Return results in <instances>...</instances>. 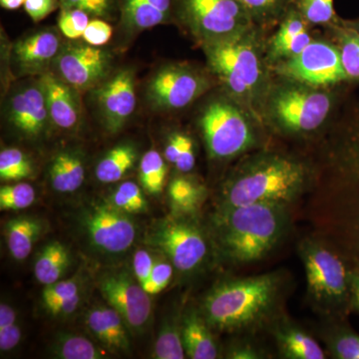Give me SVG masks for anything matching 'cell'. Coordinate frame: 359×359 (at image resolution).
<instances>
[{
	"label": "cell",
	"instance_id": "cell-1",
	"mask_svg": "<svg viewBox=\"0 0 359 359\" xmlns=\"http://www.w3.org/2000/svg\"><path fill=\"white\" fill-rule=\"evenodd\" d=\"M327 151V189L313 202L318 235L359 268V106L347 114Z\"/></svg>",
	"mask_w": 359,
	"mask_h": 359
},
{
	"label": "cell",
	"instance_id": "cell-2",
	"mask_svg": "<svg viewBox=\"0 0 359 359\" xmlns=\"http://www.w3.org/2000/svg\"><path fill=\"white\" fill-rule=\"evenodd\" d=\"M285 294L280 271L229 278L208 292L200 311L215 332L257 335L283 316Z\"/></svg>",
	"mask_w": 359,
	"mask_h": 359
},
{
	"label": "cell",
	"instance_id": "cell-3",
	"mask_svg": "<svg viewBox=\"0 0 359 359\" xmlns=\"http://www.w3.org/2000/svg\"><path fill=\"white\" fill-rule=\"evenodd\" d=\"M316 167L294 156L259 151L238 163L222 188L218 208L273 203L292 207L313 188Z\"/></svg>",
	"mask_w": 359,
	"mask_h": 359
},
{
	"label": "cell",
	"instance_id": "cell-4",
	"mask_svg": "<svg viewBox=\"0 0 359 359\" xmlns=\"http://www.w3.org/2000/svg\"><path fill=\"white\" fill-rule=\"evenodd\" d=\"M290 205L259 203L218 208L212 244L233 266L263 261L287 237L292 223Z\"/></svg>",
	"mask_w": 359,
	"mask_h": 359
},
{
	"label": "cell",
	"instance_id": "cell-5",
	"mask_svg": "<svg viewBox=\"0 0 359 359\" xmlns=\"http://www.w3.org/2000/svg\"><path fill=\"white\" fill-rule=\"evenodd\" d=\"M262 28L254 26L231 39L202 45L208 65L226 90L259 124L273 74L266 57Z\"/></svg>",
	"mask_w": 359,
	"mask_h": 359
},
{
	"label": "cell",
	"instance_id": "cell-6",
	"mask_svg": "<svg viewBox=\"0 0 359 359\" xmlns=\"http://www.w3.org/2000/svg\"><path fill=\"white\" fill-rule=\"evenodd\" d=\"M332 90L273 77L262 110V123L283 136L318 133L339 102V95Z\"/></svg>",
	"mask_w": 359,
	"mask_h": 359
},
{
	"label": "cell",
	"instance_id": "cell-7",
	"mask_svg": "<svg viewBox=\"0 0 359 359\" xmlns=\"http://www.w3.org/2000/svg\"><path fill=\"white\" fill-rule=\"evenodd\" d=\"M299 252L309 304L328 320H341L351 309L348 262L334 245L318 235L304 238Z\"/></svg>",
	"mask_w": 359,
	"mask_h": 359
},
{
	"label": "cell",
	"instance_id": "cell-8",
	"mask_svg": "<svg viewBox=\"0 0 359 359\" xmlns=\"http://www.w3.org/2000/svg\"><path fill=\"white\" fill-rule=\"evenodd\" d=\"M259 122L229 95L218 97L201 111L199 126L212 159L229 160L247 154L259 144Z\"/></svg>",
	"mask_w": 359,
	"mask_h": 359
},
{
	"label": "cell",
	"instance_id": "cell-9",
	"mask_svg": "<svg viewBox=\"0 0 359 359\" xmlns=\"http://www.w3.org/2000/svg\"><path fill=\"white\" fill-rule=\"evenodd\" d=\"M180 20L201 44L231 39L256 26L238 0H177Z\"/></svg>",
	"mask_w": 359,
	"mask_h": 359
},
{
	"label": "cell",
	"instance_id": "cell-10",
	"mask_svg": "<svg viewBox=\"0 0 359 359\" xmlns=\"http://www.w3.org/2000/svg\"><path fill=\"white\" fill-rule=\"evenodd\" d=\"M192 217L176 214L162 222L151 237V244L182 273L198 271L209 257L210 238Z\"/></svg>",
	"mask_w": 359,
	"mask_h": 359
},
{
	"label": "cell",
	"instance_id": "cell-11",
	"mask_svg": "<svg viewBox=\"0 0 359 359\" xmlns=\"http://www.w3.org/2000/svg\"><path fill=\"white\" fill-rule=\"evenodd\" d=\"M271 72L273 76L318 88L349 83L337 45L325 40L313 39L297 55L273 65Z\"/></svg>",
	"mask_w": 359,
	"mask_h": 359
},
{
	"label": "cell",
	"instance_id": "cell-12",
	"mask_svg": "<svg viewBox=\"0 0 359 359\" xmlns=\"http://www.w3.org/2000/svg\"><path fill=\"white\" fill-rule=\"evenodd\" d=\"M211 88L204 73L188 65H170L151 78L147 99L155 109H183Z\"/></svg>",
	"mask_w": 359,
	"mask_h": 359
},
{
	"label": "cell",
	"instance_id": "cell-13",
	"mask_svg": "<svg viewBox=\"0 0 359 359\" xmlns=\"http://www.w3.org/2000/svg\"><path fill=\"white\" fill-rule=\"evenodd\" d=\"M112 56L101 47L66 44L54 61L58 76L77 91L95 87L107 78Z\"/></svg>",
	"mask_w": 359,
	"mask_h": 359
},
{
	"label": "cell",
	"instance_id": "cell-14",
	"mask_svg": "<svg viewBox=\"0 0 359 359\" xmlns=\"http://www.w3.org/2000/svg\"><path fill=\"white\" fill-rule=\"evenodd\" d=\"M83 219L90 242L97 249L121 254L133 245L136 226L127 212L120 211L112 203L92 205Z\"/></svg>",
	"mask_w": 359,
	"mask_h": 359
},
{
	"label": "cell",
	"instance_id": "cell-15",
	"mask_svg": "<svg viewBox=\"0 0 359 359\" xmlns=\"http://www.w3.org/2000/svg\"><path fill=\"white\" fill-rule=\"evenodd\" d=\"M100 290L108 304L115 309L130 330H141L147 325L152 311L150 294L138 280L126 273H108L100 280Z\"/></svg>",
	"mask_w": 359,
	"mask_h": 359
},
{
	"label": "cell",
	"instance_id": "cell-16",
	"mask_svg": "<svg viewBox=\"0 0 359 359\" xmlns=\"http://www.w3.org/2000/svg\"><path fill=\"white\" fill-rule=\"evenodd\" d=\"M96 102L104 126L117 133L125 126L136 108V88L133 72L118 71L96 89Z\"/></svg>",
	"mask_w": 359,
	"mask_h": 359
},
{
	"label": "cell",
	"instance_id": "cell-17",
	"mask_svg": "<svg viewBox=\"0 0 359 359\" xmlns=\"http://www.w3.org/2000/svg\"><path fill=\"white\" fill-rule=\"evenodd\" d=\"M7 116L13 128L26 138H37L46 131L51 118L39 81L14 92L9 99Z\"/></svg>",
	"mask_w": 359,
	"mask_h": 359
},
{
	"label": "cell",
	"instance_id": "cell-18",
	"mask_svg": "<svg viewBox=\"0 0 359 359\" xmlns=\"http://www.w3.org/2000/svg\"><path fill=\"white\" fill-rule=\"evenodd\" d=\"M309 27L301 13L292 6L278 23L275 34L266 40V57L271 69L273 65L297 55L313 41Z\"/></svg>",
	"mask_w": 359,
	"mask_h": 359
},
{
	"label": "cell",
	"instance_id": "cell-19",
	"mask_svg": "<svg viewBox=\"0 0 359 359\" xmlns=\"http://www.w3.org/2000/svg\"><path fill=\"white\" fill-rule=\"evenodd\" d=\"M61 48L60 37L55 30H39L16 42L13 57L20 71L37 74L46 72L47 67L57 58Z\"/></svg>",
	"mask_w": 359,
	"mask_h": 359
},
{
	"label": "cell",
	"instance_id": "cell-20",
	"mask_svg": "<svg viewBox=\"0 0 359 359\" xmlns=\"http://www.w3.org/2000/svg\"><path fill=\"white\" fill-rule=\"evenodd\" d=\"M51 122L58 128L70 130L79 122L80 105L76 91L55 73L44 72L39 78Z\"/></svg>",
	"mask_w": 359,
	"mask_h": 359
},
{
	"label": "cell",
	"instance_id": "cell-21",
	"mask_svg": "<svg viewBox=\"0 0 359 359\" xmlns=\"http://www.w3.org/2000/svg\"><path fill=\"white\" fill-rule=\"evenodd\" d=\"M269 332L275 340L280 358L285 359H325L327 353L313 335L285 314L271 325Z\"/></svg>",
	"mask_w": 359,
	"mask_h": 359
},
{
	"label": "cell",
	"instance_id": "cell-22",
	"mask_svg": "<svg viewBox=\"0 0 359 359\" xmlns=\"http://www.w3.org/2000/svg\"><path fill=\"white\" fill-rule=\"evenodd\" d=\"M212 332L200 309H188L182 318V339L186 355L192 359L219 358L221 353Z\"/></svg>",
	"mask_w": 359,
	"mask_h": 359
},
{
	"label": "cell",
	"instance_id": "cell-23",
	"mask_svg": "<svg viewBox=\"0 0 359 359\" xmlns=\"http://www.w3.org/2000/svg\"><path fill=\"white\" fill-rule=\"evenodd\" d=\"M174 0H120L122 25L129 32H141L167 22Z\"/></svg>",
	"mask_w": 359,
	"mask_h": 359
},
{
	"label": "cell",
	"instance_id": "cell-24",
	"mask_svg": "<svg viewBox=\"0 0 359 359\" xmlns=\"http://www.w3.org/2000/svg\"><path fill=\"white\" fill-rule=\"evenodd\" d=\"M86 325L97 339L116 353H126L130 348L126 323L114 309L98 306L90 309Z\"/></svg>",
	"mask_w": 359,
	"mask_h": 359
},
{
	"label": "cell",
	"instance_id": "cell-25",
	"mask_svg": "<svg viewBox=\"0 0 359 359\" xmlns=\"http://www.w3.org/2000/svg\"><path fill=\"white\" fill-rule=\"evenodd\" d=\"M52 188L59 193H73L85 180L84 162L73 151H62L52 159L48 169Z\"/></svg>",
	"mask_w": 359,
	"mask_h": 359
},
{
	"label": "cell",
	"instance_id": "cell-26",
	"mask_svg": "<svg viewBox=\"0 0 359 359\" xmlns=\"http://www.w3.org/2000/svg\"><path fill=\"white\" fill-rule=\"evenodd\" d=\"M42 231L39 219L30 217H18L11 219L6 226L7 247L11 257L16 261H23L29 256Z\"/></svg>",
	"mask_w": 359,
	"mask_h": 359
},
{
	"label": "cell",
	"instance_id": "cell-27",
	"mask_svg": "<svg viewBox=\"0 0 359 359\" xmlns=\"http://www.w3.org/2000/svg\"><path fill=\"white\" fill-rule=\"evenodd\" d=\"M168 195L177 215H194L204 202L205 188L197 179L179 176L170 183Z\"/></svg>",
	"mask_w": 359,
	"mask_h": 359
},
{
	"label": "cell",
	"instance_id": "cell-28",
	"mask_svg": "<svg viewBox=\"0 0 359 359\" xmlns=\"http://www.w3.org/2000/svg\"><path fill=\"white\" fill-rule=\"evenodd\" d=\"M70 264V254L60 242L49 243L40 252L34 264V276L41 285L60 280Z\"/></svg>",
	"mask_w": 359,
	"mask_h": 359
},
{
	"label": "cell",
	"instance_id": "cell-29",
	"mask_svg": "<svg viewBox=\"0 0 359 359\" xmlns=\"http://www.w3.org/2000/svg\"><path fill=\"white\" fill-rule=\"evenodd\" d=\"M81 301L76 280H58L45 285L42 292L44 308L52 316H68L76 311Z\"/></svg>",
	"mask_w": 359,
	"mask_h": 359
},
{
	"label": "cell",
	"instance_id": "cell-30",
	"mask_svg": "<svg viewBox=\"0 0 359 359\" xmlns=\"http://www.w3.org/2000/svg\"><path fill=\"white\" fill-rule=\"evenodd\" d=\"M137 160L136 149L130 144H121L111 149L96 167V178L101 183H116L124 178L134 167Z\"/></svg>",
	"mask_w": 359,
	"mask_h": 359
},
{
	"label": "cell",
	"instance_id": "cell-31",
	"mask_svg": "<svg viewBox=\"0 0 359 359\" xmlns=\"http://www.w3.org/2000/svg\"><path fill=\"white\" fill-rule=\"evenodd\" d=\"M334 35V43L339 49L342 66L349 83L359 82V35L347 27L344 20L330 28Z\"/></svg>",
	"mask_w": 359,
	"mask_h": 359
},
{
	"label": "cell",
	"instance_id": "cell-32",
	"mask_svg": "<svg viewBox=\"0 0 359 359\" xmlns=\"http://www.w3.org/2000/svg\"><path fill=\"white\" fill-rule=\"evenodd\" d=\"M257 27L278 25L287 11L294 6V0H238Z\"/></svg>",
	"mask_w": 359,
	"mask_h": 359
},
{
	"label": "cell",
	"instance_id": "cell-33",
	"mask_svg": "<svg viewBox=\"0 0 359 359\" xmlns=\"http://www.w3.org/2000/svg\"><path fill=\"white\" fill-rule=\"evenodd\" d=\"M327 353L335 359H359V335L339 325L321 330Z\"/></svg>",
	"mask_w": 359,
	"mask_h": 359
},
{
	"label": "cell",
	"instance_id": "cell-34",
	"mask_svg": "<svg viewBox=\"0 0 359 359\" xmlns=\"http://www.w3.org/2000/svg\"><path fill=\"white\" fill-rule=\"evenodd\" d=\"M167 177V165L164 158L156 150L146 152L140 163L142 187L152 195H158L164 188Z\"/></svg>",
	"mask_w": 359,
	"mask_h": 359
},
{
	"label": "cell",
	"instance_id": "cell-35",
	"mask_svg": "<svg viewBox=\"0 0 359 359\" xmlns=\"http://www.w3.org/2000/svg\"><path fill=\"white\" fill-rule=\"evenodd\" d=\"M294 7L309 26L330 28L341 20L335 13L334 0H294Z\"/></svg>",
	"mask_w": 359,
	"mask_h": 359
},
{
	"label": "cell",
	"instance_id": "cell-36",
	"mask_svg": "<svg viewBox=\"0 0 359 359\" xmlns=\"http://www.w3.org/2000/svg\"><path fill=\"white\" fill-rule=\"evenodd\" d=\"M53 354L61 359H100L103 353L86 337L65 334L56 340Z\"/></svg>",
	"mask_w": 359,
	"mask_h": 359
},
{
	"label": "cell",
	"instance_id": "cell-37",
	"mask_svg": "<svg viewBox=\"0 0 359 359\" xmlns=\"http://www.w3.org/2000/svg\"><path fill=\"white\" fill-rule=\"evenodd\" d=\"M182 339V320H170L163 325L154 347V358L157 359H184L186 358Z\"/></svg>",
	"mask_w": 359,
	"mask_h": 359
},
{
	"label": "cell",
	"instance_id": "cell-38",
	"mask_svg": "<svg viewBox=\"0 0 359 359\" xmlns=\"http://www.w3.org/2000/svg\"><path fill=\"white\" fill-rule=\"evenodd\" d=\"M32 162L20 149H4L0 153V179L2 181H20L32 176Z\"/></svg>",
	"mask_w": 359,
	"mask_h": 359
},
{
	"label": "cell",
	"instance_id": "cell-39",
	"mask_svg": "<svg viewBox=\"0 0 359 359\" xmlns=\"http://www.w3.org/2000/svg\"><path fill=\"white\" fill-rule=\"evenodd\" d=\"M111 203L127 214H140L147 211L148 203L140 187L134 182H124L116 189Z\"/></svg>",
	"mask_w": 359,
	"mask_h": 359
},
{
	"label": "cell",
	"instance_id": "cell-40",
	"mask_svg": "<svg viewBox=\"0 0 359 359\" xmlns=\"http://www.w3.org/2000/svg\"><path fill=\"white\" fill-rule=\"evenodd\" d=\"M35 201V191L27 183L2 186L0 189V210L18 211L30 207Z\"/></svg>",
	"mask_w": 359,
	"mask_h": 359
},
{
	"label": "cell",
	"instance_id": "cell-41",
	"mask_svg": "<svg viewBox=\"0 0 359 359\" xmlns=\"http://www.w3.org/2000/svg\"><path fill=\"white\" fill-rule=\"evenodd\" d=\"M256 335L238 334L226 349L224 358L229 359H266L271 358L268 348L255 339Z\"/></svg>",
	"mask_w": 359,
	"mask_h": 359
},
{
	"label": "cell",
	"instance_id": "cell-42",
	"mask_svg": "<svg viewBox=\"0 0 359 359\" xmlns=\"http://www.w3.org/2000/svg\"><path fill=\"white\" fill-rule=\"evenodd\" d=\"M21 340V330L16 323V313L7 304L0 306V349L9 351Z\"/></svg>",
	"mask_w": 359,
	"mask_h": 359
},
{
	"label": "cell",
	"instance_id": "cell-43",
	"mask_svg": "<svg viewBox=\"0 0 359 359\" xmlns=\"http://www.w3.org/2000/svg\"><path fill=\"white\" fill-rule=\"evenodd\" d=\"M89 14L80 9H61L58 27L65 37L71 40L81 39L88 26Z\"/></svg>",
	"mask_w": 359,
	"mask_h": 359
},
{
	"label": "cell",
	"instance_id": "cell-44",
	"mask_svg": "<svg viewBox=\"0 0 359 359\" xmlns=\"http://www.w3.org/2000/svg\"><path fill=\"white\" fill-rule=\"evenodd\" d=\"M61 9H80L94 18L108 20L114 14L117 0H59Z\"/></svg>",
	"mask_w": 359,
	"mask_h": 359
},
{
	"label": "cell",
	"instance_id": "cell-45",
	"mask_svg": "<svg viewBox=\"0 0 359 359\" xmlns=\"http://www.w3.org/2000/svg\"><path fill=\"white\" fill-rule=\"evenodd\" d=\"M174 266L171 263L165 261H159L154 264L152 273L147 283L144 285L143 289L148 292L149 294H159L166 289L173 278Z\"/></svg>",
	"mask_w": 359,
	"mask_h": 359
},
{
	"label": "cell",
	"instance_id": "cell-46",
	"mask_svg": "<svg viewBox=\"0 0 359 359\" xmlns=\"http://www.w3.org/2000/svg\"><path fill=\"white\" fill-rule=\"evenodd\" d=\"M112 34L113 29L109 23L102 20H93L90 21L82 39L87 44L101 47L109 41Z\"/></svg>",
	"mask_w": 359,
	"mask_h": 359
},
{
	"label": "cell",
	"instance_id": "cell-47",
	"mask_svg": "<svg viewBox=\"0 0 359 359\" xmlns=\"http://www.w3.org/2000/svg\"><path fill=\"white\" fill-rule=\"evenodd\" d=\"M154 264V259L149 254L147 250H139L134 255V275L142 287H144L150 278Z\"/></svg>",
	"mask_w": 359,
	"mask_h": 359
},
{
	"label": "cell",
	"instance_id": "cell-48",
	"mask_svg": "<svg viewBox=\"0 0 359 359\" xmlns=\"http://www.w3.org/2000/svg\"><path fill=\"white\" fill-rule=\"evenodd\" d=\"M23 6L29 18L34 22H39L55 11L60 4L59 0H26Z\"/></svg>",
	"mask_w": 359,
	"mask_h": 359
},
{
	"label": "cell",
	"instance_id": "cell-49",
	"mask_svg": "<svg viewBox=\"0 0 359 359\" xmlns=\"http://www.w3.org/2000/svg\"><path fill=\"white\" fill-rule=\"evenodd\" d=\"M196 164L195 145L190 136L187 139L183 151L180 154L178 160L175 163V167L179 172L186 174L192 171Z\"/></svg>",
	"mask_w": 359,
	"mask_h": 359
},
{
	"label": "cell",
	"instance_id": "cell-50",
	"mask_svg": "<svg viewBox=\"0 0 359 359\" xmlns=\"http://www.w3.org/2000/svg\"><path fill=\"white\" fill-rule=\"evenodd\" d=\"M188 137L189 135L183 133H175L170 137L164 153V157L167 162L175 165V163L178 160L180 154L183 151Z\"/></svg>",
	"mask_w": 359,
	"mask_h": 359
},
{
	"label": "cell",
	"instance_id": "cell-51",
	"mask_svg": "<svg viewBox=\"0 0 359 359\" xmlns=\"http://www.w3.org/2000/svg\"><path fill=\"white\" fill-rule=\"evenodd\" d=\"M351 308L359 311V268L351 269Z\"/></svg>",
	"mask_w": 359,
	"mask_h": 359
},
{
	"label": "cell",
	"instance_id": "cell-52",
	"mask_svg": "<svg viewBox=\"0 0 359 359\" xmlns=\"http://www.w3.org/2000/svg\"><path fill=\"white\" fill-rule=\"evenodd\" d=\"M26 0H0V6L7 11H16L25 6Z\"/></svg>",
	"mask_w": 359,
	"mask_h": 359
},
{
	"label": "cell",
	"instance_id": "cell-53",
	"mask_svg": "<svg viewBox=\"0 0 359 359\" xmlns=\"http://www.w3.org/2000/svg\"><path fill=\"white\" fill-rule=\"evenodd\" d=\"M344 23L359 35V18L355 20H344Z\"/></svg>",
	"mask_w": 359,
	"mask_h": 359
}]
</instances>
